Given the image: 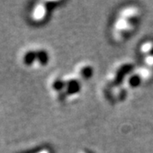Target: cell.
Masks as SVG:
<instances>
[{
	"label": "cell",
	"instance_id": "7a4b0ae2",
	"mask_svg": "<svg viewBox=\"0 0 153 153\" xmlns=\"http://www.w3.org/2000/svg\"><path fill=\"white\" fill-rule=\"evenodd\" d=\"M82 83L73 73L58 75L50 81L52 94L60 101H72L82 92Z\"/></svg>",
	"mask_w": 153,
	"mask_h": 153
},
{
	"label": "cell",
	"instance_id": "52a82bcc",
	"mask_svg": "<svg viewBox=\"0 0 153 153\" xmlns=\"http://www.w3.org/2000/svg\"><path fill=\"white\" fill-rule=\"evenodd\" d=\"M77 153H94L93 152L89 151V150H87V149H84V150H79Z\"/></svg>",
	"mask_w": 153,
	"mask_h": 153
},
{
	"label": "cell",
	"instance_id": "6da1fadb",
	"mask_svg": "<svg viewBox=\"0 0 153 153\" xmlns=\"http://www.w3.org/2000/svg\"><path fill=\"white\" fill-rule=\"evenodd\" d=\"M142 18L140 7L135 4L122 7L117 11L111 27V38L116 43H123L136 32Z\"/></svg>",
	"mask_w": 153,
	"mask_h": 153
},
{
	"label": "cell",
	"instance_id": "277c9868",
	"mask_svg": "<svg viewBox=\"0 0 153 153\" xmlns=\"http://www.w3.org/2000/svg\"><path fill=\"white\" fill-rule=\"evenodd\" d=\"M103 89L106 98L111 100L112 103L123 102L128 97V94L129 92L123 84L109 85L104 83Z\"/></svg>",
	"mask_w": 153,
	"mask_h": 153
},
{
	"label": "cell",
	"instance_id": "8992f818",
	"mask_svg": "<svg viewBox=\"0 0 153 153\" xmlns=\"http://www.w3.org/2000/svg\"><path fill=\"white\" fill-rule=\"evenodd\" d=\"M83 83L89 81L94 74V67L88 61H80L74 67L72 72Z\"/></svg>",
	"mask_w": 153,
	"mask_h": 153
},
{
	"label": "cell",
	"instance_id": "5b68a950",
	"mask_svg": "<svg viewBox=\"0 0 153 153\" xmlns=\"http://www.w3.org/2000/svg\"><path fill=\"white\" fill-rule=\"evenodd\" d=\"M141 65L153 71V39H146L139 46Z\"/></svg>",
	"mask_w": 153,
	"mask_h": 153
},
{
	"label": "cell",
	"instance_id": "3957f363",
	"mask_svg": "<svg viewBox=\"0 0 153 153\" xmlns=\"http://www.w3.org/2000/svg\"><path fill=\"white\" fill-rule=\"evenodd\" d=\"M136 66L134 61L129 60H120L110 69L105 79V84L118 85L123 84L126 77Z\"/></svg>",
	"mask_w": 153,
	"mask_h": 153
}]
</instances>
